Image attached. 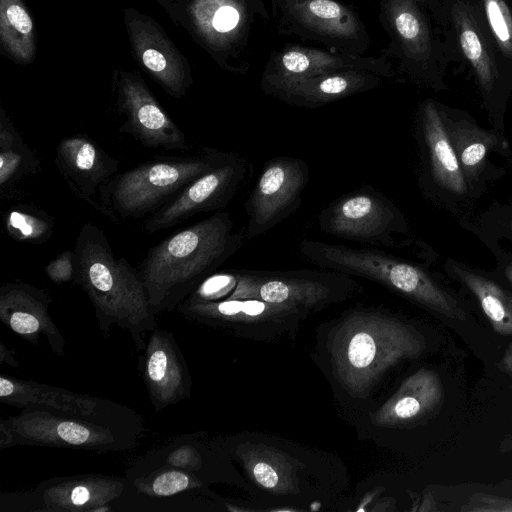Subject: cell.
Masks as SVG:
<instances>
[{
    "label": "cell",
    "mask_w": 512,
    "mask_h": 512,
    "mask_svg": "<svg viewBox=\"0 0 512 512\" xmlns=\"http://www.w3.org/2000/svg\"><path fill=\"white\" fill-rule=\"evenodd\" d=\"M230 213L220 211L151 247L139 265L155 315L173 311L244 244Z\"/></svg>",
    "instance_id": "cell-1"
},
{
    "label": "cell",
    "mask_w": 512,
    "mask_h": 512,
    "mask_svg": "<svg viewBox=\"0 0 512 512\" xmlns=\"http://www.w3.org/2000/svg\"><path fill=\"white\" fill-rule=\"evenodd\" d=\"M73 252V281L91 301L103 335L118 325L143 351L146 333L156 328V315L139 271L116 257L104 231L91 223L81 227Z\"/></svg>",
    "instance_id": "cell-2"
},
{
    "label": "cell",
    "mask_w": 512,
    "mask_h": 512,
    "mask_svg": "<svg viewBox=\"0 0 512 512\" xmlns=\"http://www.w3.org/2000/svg\"><path fill=\"white\" fill-rule=\"evenodd\" d=\"M425 347V339L416 328L371 310L345 316L328 344L336 377L354 396H365L390 368L402 360L419 357Z\"/></svg>",
    "instance_id": "cell-3"
},
{
    "label": "cell",
    "mask_w": 512,
    "mask_h": 512,
    "mask_svg": "<svg viewBox=\"0 0 512 512\" xmlns=\"http://www.w3.org/2000/svg\"><path fill=\"white\" fill-rule=\"evenodd\" d=\"M299 252L306 260L322 269L377 282L446 317L461 321L465 319V312L457 301L426 272L383 249L354 248L303 239Z\"/></svg>",
    "instance_id": "cell-4"
},
{
    "label": "cell",
    "mask_w": 512,
    "mask_h": 512,
    "mask_svg": "<svg viewBox=\"0 0 512 512\" xmlns=\"http://www.w3.org/2000/svg\"><path fill=\"white\" fill-rule=\"evenodd\" d=\"M225 155L204 147L198 155L155 158L117 173L99 189L100 212L114 220L151 216Z\"/></svg>",
    "instance_id": "cell-5"
},
{
    "label": "cell",
    "mask_w": 512,
    "mask_h": 512,
    "mask_svg": "<svg viewBox=\"0 0 512 512\" xmlns=\"http://www.w3.org/2000/svg\"><path fill=\"white\" fill-rule=\"evenodd\" d=\"M379 21L390 39L381 55L397 60L396 71L419 86L445 88L458 58L427 10L415 0H380Z\"/></svg>",
    "instance_id": "cell-6"
},
{
    "label": "cell",
    "mask_w": 512,
    "mask_h": 512,
    "mask_svg": "<svg viewBox=\"0 0 512 512\" xmlns=\"http://www.w3.org/2000/svg\"><path fill=\"white\" fill-rule=\"evenodd\" d=\"M192 31L199 43L226 71L246 74L256 24L271 17L263 0H191Z\"/></svg>",
    "instance_id": "cell-7"
},
{
    "label": "cell",
    "mask_w": 512,
    "mask_h": 512,
    "mask_svg": "<svg viewBox=\"0 0 512 512\" xmlns=\"http://www.w3.org/2000/svg\"><path fill=\"white\" fill-rule=\"evenodd\" d=\"M3 422L9 428L12 446L32 445L121 451L136 444L137 429L104 423L50 409L29 406Z\"/></svg>",
    "instance_id": "cell-8"
},
{
    "label": "cell",
    "mask_w": 512,
    "mask_h": 512,
    "mask_svg": "<svg viewBox=\"0 0 512 512\" xmlns=\"http://www.w3.org/2000/svg\"><path fill=\"white\" fill-rule=\"evenodd\" d=\"M271 12L281 35L353 55H364L370 47L371 39L360 15L340 0H275Z\"/></svg>",
    "instance_id": "cell-9"
},
{
    "label": "cell",
    "mask_w": 512,
    "mask_h": 512,
    "mask_svg": "<svg viewBox=\"0 0 512 512\" xmlns=\"http://www.w3.org/2000/svg\"><path fill=\"white\" fill-rule=\"evenodd\" d=\"M234 273L236 283L226 300L257 299L295 306L307 312L343 301L357 288L349 275L326 269L234 270Z\"/></svg>",
    "instance_id": "cell-10"
},
{
    "label": "cell",
    "mask_w": 512,
    "mask_h": 512,
    "mask_svg": "<svg viewBox=\"0 0 512 512\" xmlns=\"http://www.w3.org/2000/svg\"><path fill=\"white\" fill-rule=\"evenodd\" d=\"M319 229L328 235L373 248L395 247L404 220L383 193L362 187L341 195L318 215Z\"/></svg>",
    "instance_id": "cell-11"
},
{
    "label": "cell",
    "mask_w": 512,
    "mask_h": 512,
    "mask_svg": "<svg viewBox=\"0 0 512 512\" xmlns=\"http://www.w3.org/2000/svg\"><path fill=\"white\" fill-rule=\"evenodd\" d=\"M443 35L458 61L469 68L482 95L490 100L512 85L505 66L477 11L468 0H446Z\"/></svg>",
    "instance_id": "cell-12"
},
{
    "label": "cell",
    "mask_w": 512,
    "mask_h": 512,
    "mask_svg": "<svg viewBox=\"0 0 512 512\" xmlns=\"http://www.w3.org/2000/svg\"><path fill=\"white\" fill-rule=\"evenodd\" d=\"M309 166L299 158L278 156L267 161L244 207L246 240L255 239L289 218L301 206L309 182Z\"/></svg>",
    "instance_id": "cell-13"
},
{
    "label": "cell",
    "mask_w": 512,
    "mask_h": 512,
    "mask_svg": "<svg viewBox=\"0 0 512 512\" xmlns=\"http://www.w3.org/2000/svg\"><path fill=\"white\" fill-rule=\"evenodd\" d=\"M247 174L240 155L226 153L215 167L187 185L175 198L147 218L144 230L155 233L199 213L219 210L236 195Z\"/></svg>",
    "instance_id": "cell-14"
},
{
    "label": "cell",
    "mask_w": 512,
    "mask_h": 512,
    "mask_svg": "<svg viewBox=\"0 0 512 512\" xmlns=\"http://www.w3.org/2000/svg\"><path fill=\"white\" fill-rule=\"evenodd\" d=\"M0 401L22 409L36 406L104 423L139 427V418L133 410L111 400L3 374L0 375Z\"/></svg>",
    "instance_id": "cell-15"
},
{
    "label": "cell",
    "mask_w": 512,
    "mask_h": 512,
    "mask_svg": "<svg viewBox=\"0 0 512 512\" xmlns=\"http://www.w3.org/2000/svg\"><path fill=\"white\" fill-rule=\"evenodd\" d=\"M124 20L135 60L170 96H185L192 85L191 69L163 28L134 8L124 9Z\"/></svg>",
    "instance_id": "cell-16"
},
{
    "label": "cell",
    "mask_w": 512,
    "mask_h": 512,
    "mask_svg": "<svg viewBox=\"0 0 512 512\" xmlns=\"http://www.w3.org/2000/svg\"><path fill=\"white\" fill-rule=\"evenodd\" d=\"M342 69L366 70L387 79L394 78L397 73L391 60L383 55H353L286 44L271 52L261 76L260 89L265 92L288 81Z\"/></svg>",
    "instance_id": "cell-17"
},
{
    "label": "cell",
    "mask_w": 512,
    "mask_h": 512,
    "mask_svg": "<svg viewBox=\"0 0 512 512\" xmlns=\"http://www.w3.org/2000/svg\"><path fill=\"white\" fill-rule=\"evenodd\" d=\"M117 94L118 109L124 117L122 130L147 148L188 149L184 132L161 107L139 73H120Z\"/></svg>",
    "instance_id": "cell-18"
},
{
    "label": "cell",
    "mask_w": 512,
    "mask_h": 512,
    "mask_svg": "<svg viewBox=\"0 0 512 512\" xmlns=\"http://www.w3.org/2000/svg\"><path fill=\"white\" fill-rule=\"evenodd\" d=\"M126 481L106 475H77L43 481L34 490L17 494L28 505L26 510L40 512H98L119 498Z\"/></svg>",
    "instance_id": "cell-19"
},
{
    "label": "cell",
    "mask_w": 512,
    "mask_h": 512,
    "mask_svg": "<svg viewBox=\"0 0 512 512\" xmlns=\"http://www.w3.org/2000/svg\"><path fill=\"white\" fill-rule=\"evenodd\" d=\"M176 310L186 318L215 328L236 332L272 331L296 324L307 311L295 306L279 305L257 299L222 301L183 300Z\"/></svg>",
    "instance_id": "cell-20"
},
{
    "label": "cell",
    "mask_w": 512,
    "mask_h": 512,
    "mask_svg": "<svg viewBox=\"0 0 512 512\" xmlns=\"http://www.w3.org/2000/svg\"><path fill=\"white\" fill-rule=\"evenodd\" d=\"M140 370L156 411L191 396L192 379L173 334L154 329L141 356Z\"/></svg>",
    "instance_id": "cell-21"
},
{
    "label": "cell",
    "mask_w": 512,
    "mask_h": 512,
    "mask_svg": "<svg viewBox=\"0 0 512 512\" xmlns=\"http://www.w3.org/2000/svg\"><path fill=\"white\" fill-rule=\"evenodd\" d=\"M49 296L23 282L5 283L0 288V321L15 334L38 345L41 338L53 353L65 355V339L53 322Z\"/></svg>",
    "instance_id": "cell-22"
},
{
    "label": "cell",
    "mask_w": 512,
    "mask_h": 512,
    "mask_svg": "<svg viewBox=\"0 0 512 512\" xmlns=\"http://www.w3.org/2000/svg\"><path fill=\"white\" fill-rule=\"evenodd\" d=\"M55 162L71 190L100 211L99 189L118 173L119 161L83 134L63 138Z\"/></svg>",
    "instance_id": "cell-23"
},
{
    "label": "cell",
    "mask_w": 512,
    "mask_h": 512,
    "mask_svg": "<svg viewBox=\"0 0 512 512\" xmlns=\"http://www.w3.org/2000/svg\"><path fill=\"white\" fill-rule=\"evenodd\" d=\"M383 79L366 70L342 69L288 81L264 93L291 106L315 109L375 89Z\"/></svg>",
    "instance_id": "cell-24"
},
{
    "label": "cell",
    "mask_w": 512,
    "mask_h": 512,
    "mask_svg": "<svg viewBox=\"0 0 512 512\" xmlns=\"http://www.w3.org/2000/svg\"><path fill=\"white\" fill-rule=\"evenodd\" d=\"M443 399L439 375L421 368L407 377L398 390L373 415L378 426L393 427L425 416Z\"/></svg>",
    "instance_id": "cell-25"
},
{
    "label": "cell",
    "mask_w": 512,
    "mask_h": 512,
    "mask_svg": "<svg viewBox=\"0 0 512 512\" xmlns=\"http://www.w3.org/2000/svg\"><path fill=\"white\" fill-rule=\"evenodd\" d=\"M420 124L435 182L453 193H466L464 173L446 131L442 111L431 99L421 106Z\"/></svg>",
    "instance_id": "cell-26"
},
{
    "label": "cell",
    "mask_w": 512,
    "mask_h": 512,
    "mask_svg": "<svg viewBox=\"0 0 512 512\" xmlns=\"http://www.w3.org/2000/svg\"><path fill=\"white\" fill-rule=\"evenodd\" d=\"M245 471L259 487L276 495L296 494L299 461L283 451L263 443L246 442L236 449Z\"/></svg>",
    "instance_id": "cell-27"
},
{
    "label": "cell",
    "mask_w": 512,
    "mask_h": 512,
    "mask_svg": "<svg viewBox=\"0 0 512 512\" xmlns=\"http://www.w3.org/2000/svg\"><path fill=\"white\" fill-rule=\"evenodd\" d=\"M0 46L14 62L27 65L34 60V23L22 0H0Z\"/></svg>",
    "instance_id": "cell-28"
},
{
    "label": "cell",
    "mask_w": 512,
    "mask_h": 512,
    "mask_svg": "<svg viewBox=\"0 0 512 512\" xmlns=\"http://www.w3.org/2000/svg\"><path fill=\"white\" fill-rule=\"evenodd\" d=\"M38 159L14 127L3 108L0 109V190L2 197L28 175L37 172Z\"/></svg>",
    "instance_id": "cell-29"
},
{
    "label": "cell",
    "mask_w": 512,
    "mask_h": 512,
    "mask_svg": "<svg viewBox=\"0 0 512 512\" xmlns=\"http://www.w3.org/2000/svg\"><path fill=\"white\" fill-rule=\"evenodd\" d=\"M453 271L475 295L495 332L512 335V295L497 283L476 273L453 266Z\"/></svg>",
    "instance_id": "cell-30"
},
{
    "label": "cell",
    "mask_w": 512,
    "mask_h": 512,
    "mask_svg": "<svg viewBox=\"0 0 512 512\" xmlns=\"http://www.w3.org/2000/svg\"><path fill=\"white\" fill-rule=\"evenodd\" d=\"M512 74V0H468Z\"/></svg>",
    "instance_id": "cell-31"
},
{
    "label": "cell",
    "mask_w": 512,
    "mask_h": 512,
    "mask_svg": "<svg viewBox=\"0 0 512 512\" xmlns=\"http://www.w3.org/2000/svg\"><path fill=\"white\" fill-rule=\"evenodd\" d=\"M133 484L140 493L151 497H171L203 486L195 473L174 467L153 469L135 478Z\"/></svg>",
    "instance_id": "cell-32"
},
{
    "label": "cell",
    "mask_w": 512,
    "mask_h": 512,
    "mask_svg": "<svg viewBox=\"0 0 512 512\" xmlns=\"http://www.w3.org/2000/svg\"><path fill=\"white\" fill-rule=\"evenodd\" d=\"M5 227L8 234L17 241L39 243L50 237L53 221L43 212L19 206L7 211Z\"/></svg>",
    "instance_id": "cell-33"
},
{
    "label": "cell",
    "mask_w": 512,
    "mask_h": 512,
    "mask_svg": "<svg viewBox=\"0 0 512 512\" xmlns=\"http://www.w3.org/2000/svg\"><path fill=\"white\" fill-rule=\"evenodd\" d=\"M458 131L457 157L462 170L467 175H472L480 170L489 149L493 146L494 137L480 131Z\"/></svg>",
    "instance_id": "cell-34"
},
{
    "label": "cell",
    "mask_w": 512,
    "mask_h": 512,
    "mask_svg": "<svg viewBox=\"0 0 512 512\" xmlns=\"http://www.w3.org/2000/svg\"><path fill=\"white\" fill-rule=\"evenodd\" d=\"M160 467H174L196 474L203 467V459L196 447L189 443H183L168 450L164 455L162 465L156 468Z\"/></svg>",
    "instance_id": "cell-35"
},
{
    "label": "cell",
    "mask_w": 512,
    "mask_h": 512,
    "mask_svg": "<svg viewBox=\"0 0 512 512\" xmlns=\"http://www.w3.org/2000/svg\"><path fill=\"white\" fill-rule=\"evenodd\" d=\"M461 511L512 512V499L483 493L474 494Z\"/></svg>",
    "instance_id": "cell-36"
},
{
    "label": "cell",
    "mask_w": 512,
    "mask_h": 512,
    "mask_svg": "<svg viewBox=\"0 0 512 512\" xmlns=\"http://www.w3.org/2000/svg\"><path fill=\"white\" fill-rule=\"evenodd\" d=\"M74 252L66 250L61 252L45 267L47 277L56 284L73 281L74 277Z\"/></svg>",
    "instance_id": "cell-37"
},
{
    "label": "cell",
    "mask_w": 512,
    "mask_h": 512,
    "mask_svg": "<svg viewBox=\"0 0 512 512\" xmlns=\"http://www.w3.org/2000/svg\"><path fill=\"white\" fill-rule=\"evenodd\" d=\"M421 6H423L427 12L431 15L436 25L439 27L441 32L445 30L446 18H445V2L446 0H415Z\"/></svg>",
    "instance_id": "cell-38"
},
{
    "label": "cell",
    "mask_w": 512,
    "mask_h": 512,
    "mask_svg": "<svg viewBox=\"0 0 512 512\" xmlns=\"http://www.w3.org/2000/svg\"><path fill=\"white\" fill-rule=\"evenodd\" d=\"M0 363H6L14 368L19 366L15 358V352L7 347L3 342H0Z\"/></svg>",
    "instance_id": "cell-39"
},
{
    "label": "cell",
    "mask_w": 512,
    "mask_h": 512,
    "mask_svg": "<svg viewBox=\"0 0 512 512\" xmlns=\"http://www.w3.org/2000/svg\"><path fill=\"white\" fill-rule=\"evenodd\" d=\"M501 367L504 371L512 375V345L506 350L501 360Z\"/></svg>",
    "instance_id": "cell-40"
},
{
    "label": "cell",
    "mask_w": 512,
    "mask_h": 512,
    "mask_svg": "<svg viewBox=\"0 0 512 512\" xmlns=\"http://www.w3.org/2000/svg\"><path fill=\"white\" fill-rule=\"evenodd\" d=\"M505 274L510 283L512 284V264L508 265L505 269Z\"/></svg>",
    "instance_id": "cell-41"
},
{
    "label": "cell",
    "mask_w": 512,
    "mask_h": 512,
    "mask_svg": "<svg viewBox=\"0 0 512 512\" xmlns=\"http://www.w3.org/2000/svg\"><path fill=\"white\" fill-rule=\"evenodd\" d=\"M275 0H270V4L272 5L274 3Z\"/></svg>",
    "instance_id": "cell-42"
}]
</instances>
